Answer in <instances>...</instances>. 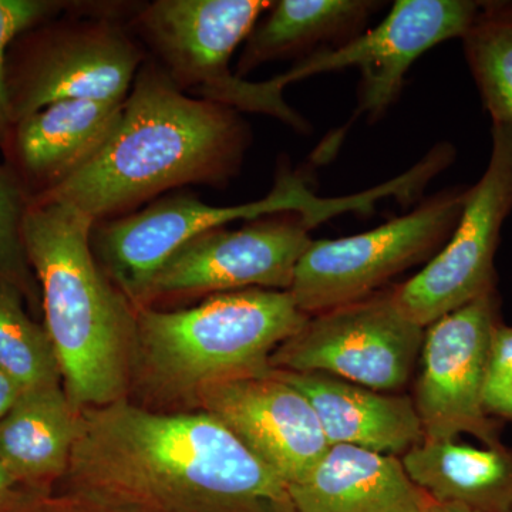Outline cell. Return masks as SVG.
Instances as JSON below:
<instances>
[{"label":"cell","mask_w":512,"mask_h":512,"mask_svg":"<svg viewBox=\"0 0 512 512\" xmlns=\"http://www.w3.org/2000/svg\"><path fill=\"white\" fill-rule=\"evenodd\" d=\"M55 491L130 512H295L288 484L210 414L150 412L127 399L80 412Z\"/></svg>","instance_id":"1"},{"label":"cell","mask_w":512,"mask_h":512,"mask_svg":"<svg viewBox=\"0 0 512 512\" xmlns=\"http://www.w3.org/2000/svg\"><path fill=\"white\" fill-rule=\"evenodd\" d=\"M251 141L239 111L181 92L147 56L99 154L32 204L60 202L96 224L188 185L227 188Z\"/></svg>","instance_id":"2"},{"label":"cell","mask_w":512,"mask_h":512,"mask_svg":"<svg viewBox=\"0 0 512 512\" xmlns=\"http://www.w3.org/2000/svg\"><path fill=\"white\" fill-rule=\"evenodd\" d=\"M94 221L60 202L30 204L23 242L42 293L43 325L74 409L127 399L137 311L92 249Z\"/></svg>","instance_id":"3"},{"label":"cell","mask_w":512,"mask_h":512,"mask_svg":"<svg viewBox=\"0 0 512 512\" xmlns=\"http://www.w3.org/2000/svg\"><path fill=\"white\" fill-rule=\"evenodd\" d=\"M306 319L289 291L261 288L137 309L127 400L150 412H198L208 387L269 375L272 353Z\"/></svg>","instance_id":"4"},{"label":"cell","mask_w":512,"mask_h":512,"mask_svg":"<svg viewBox=\"0 0 512 512\" xmlns=\"http://www.w3.org/2000/svg\"><path fill=\"white\" fill-rule=\"evenodd\" d=\"M137 2H69L12 43L10 124L63 100L124 101L147 53L128 28Z\"/></svg>","instance_id":"5"},{"label":"cell","mask_w":512,"mask_h":512,"mask_svg":"<svg viewBox=\"0 0 512 512\" xmlns=\"http://www.w3.org/2000/svg\"><path fill=\"white\" fill-rule=\"evenodd\" d=\"M399 194V184L392 180L350 197L320 198L305 178L281 167L274 187L261 200L212 207L191 192H175L126 217L96 222L90 242L104 274L137 311L161 266L185 242L204 232L282 212H296L319 225L345 212L366 214L375 210L377 201Z\"/></svg>","instance_id":"6"},{"label":"cell","mask_w":512,"mask_h":512,"mask_svg":"<svg viewBox=\"0 0 512 512\" xmlns=\"http://www.w3.org/2000/svg\"><path fill=\"white\" fill-rule=\"evenodd\" d=\"M264 0H153L138 2L128 28L181 92L247 113L265 114L306 133L308 121L293 110L271 79L249 82L231 70L235 49L247 40Z\"/></svg>","instance_id":"7"},{"label":"cell","mask_w":512,"mask_h":512,"mask_svg":"<svg viewBox=\"0 0 512 512\" xmlns=\"http://www.w3.org/2000/svg\"><path fill=\"white\" fill-rule=\"evenodd\" d=\"M470 187H454L372 231L312 241L296 266L289 293L305 315L376 293L407 268L433 258L453 235Z\"/></svg>","instance_id":"8"},{"label":"cell","mask_w":512,"mask_h":512,"mask_svg":"<svg viewBox=\"0 0 512 512\" xmlns=\"http://www.w3.org/2000/svg\"><path fill=\"white\" fill-rule=\"evenodd\" d=\"M423 339L424 329L403 315L389 289L308 316L269 363L276 370L326 373L397 393L412 376Z\"/></svg>","instance_id":"9"},{"label":"cell","mask_w":512,"mask_h":512,"mask_svg":"<svg viewBox=\"0 0 512 512\" xmlns=\"http://www.w3.org/2000/svg\"><path fill=\"white\" fill-rule=\"evenodd\" d=\"M315 222L296 212L266 215L239 229H211L185 242L161 266L141 308L244 289L289 291Z\"/></svg>","instance_id":"10"},{"label":"cell","mask_w":512,"mask_h":512,"mask_svg":"<svg viewBox=\"0 0 512 512\" xmlns=\"http://www.w3.org/2000/svg\"><path fill=\"white\" fill-rule=\"evenodd\" d=\"M512 212V124L493 123L487 168L468 190L447 244L423 269L393 288L404 316L426 329L448 313L495 291V254Z\"/></svg>","instance_id":"11"},{"label":"cell","mask_w":512,"mask_h":512,"mask_svg":"<svg viewBox=\"0 0 512 512\" xmlns=\"http://www.w3.org/2000/svg\"><path fill=\"white\" fill-rule=\"evenodd\" d=\"M481 2L474 0H397L389 15L346 45L299 60L272 77L278 89L336 70L356 67V117L376 121L396 103L404 77L424 53L451 39H463Z\"/></svg>","instance_id":"12"},{"label":"cell","mask_w":512,"mask_h":512,"mask_svg":"<svg viewBox=\"0 0 512 512\" xmlns=\"http://www.w3.org/2000/svg\"><path fill=\"white\" fill-rule=\"evenodd\" d=\"M495 291L448 313L424 329L414 406L426 440L501 444L497 421L484 412L483 387L491 339L498 325Z\"/></svg>","instance_id":"13"},{"label":"cell","mask_w":512,"mask_h":512,"mask_svg":"<svg viewBox=\"0 0 512 512\" xmlns=\"http://www.w3.org/2000/svg\"><path fill=\"white\" fill-rule=\"evenodd\" d=\"M198 412L220 421L288 487L308 476L329 448L311 403L274 369L208 387Z\"/></svg>","instance_id":"14"},{"label":"cell","mask_w":512,"mask_h":512,"mask_svg":"<svg viewBox=\"0 0 512 512\" xmlns=\"http://www.w3.org/2000/svg\"><path fill=\"white\" fill-rule=\"evenodd\" d=\"M124 101L63 100L10 127L2 147L30 204L66 183L99 154L123 114Z\"/></svg>","instance_id":"15"},{"label":"cell","mask_w":512,"mask_h":512,"mask_svg":"<svg viewBox=\"0 0 512 512\" xmlns=\"http://www.w3.org/2000/svg\"><path fill=\"white\" fill-rule=\"evenodd\" d=\"M274 370L311 403L329 447L402 457L426 440L413 397L377 392L326 373Z\"/></svg>","instance_id":"16"},{"label":"cell","mask_w":512,"mask_h":512,"mask_svg":"<svg viewBox=\"0 0 512 512\" xmlns=\"http://www.w3.org/2000/svg\"><path fill=\"white\" fill-rule=\"evenodd\" d=\"M289 493L295 512H426L431 504L402 458L340 444Z\"/></svg>","instance_id":"17"},{"label":"cell","mask_w":512,"mask_h":512,"mask_svg":"<svg viewBox=\"0 0 512 512\" xmlns=\"http://www.w3.org/2000/svg\"><path fill=\"white\" fill-rule=\"evenodd\" d=\"M79 421L63 384L23 390L0 419V463L23 490L53 493L69 470Z\"/></svg>","instance_id":"18"},{"label":"cell","mask_w":512,"mask_h":512,"mask_svg":"<svg viewBox=\"0 0 512 512\" xmlns=\"http://www.w3.org/2000/svg\"><path fill=\"white\" fill-rule=\"evenodd\" d=\"M383 2L375 0H281L249 33L235 74L245 79L266 63L308 59L362 35Z\"/></svg>","instance_id":"19"},{"label":"cell","mask_w":512,"mask_h":512,"mask_svg":"<svg viewBox=\"0 0 512 512\" xmlns=\"http://www.w3.org/2000/svg\"><path fill=\"white\" fill-rule=\"evenodd\" d=\"M404 470L433 503L476 512L512 507V450L474 447L457 440H424L404 453Z\"/></svg>","instance_id":"20"},{"label":"cell","mask_w":512,"mask_h":512,"mask_svg":"<svg viewBox=\"0 0 512 512\" xmlns=\"http://www.w3.org/2000/svg\"><path fill=\"white\" fill-rule=\"evenodd\" d=\"M461 40L485 111L512 124V0L481 2Z\"/></svg>","instance_id":"21"},{"label":"cell","mask_w":512,"mask_h":512,"mask_svg":"<svg viewBox=\"0 0 512 512\" xmlns=\"http://www.w3.org/2000/svg\"><path fill=\"white\" fill-rule=\"evenodd\" d=\"M0 369L22 390L62 384L49 333L30 315L18 289L0 281Z\"/></svg>","instance_id":"22"},{"label":"cell","mask_w":512,"mask_h":512,"mask_svg":"<svg viewBox=\"0 0 512 512\" xmlns=\"http://www.w3.org/2000/svg\"><path fill=\"white\" fill-rule=\"evenodd\" d=\"M29 207L19 178L9 165L0 164V281L18 289L30 315L43 320L42 293L23 242V222Z\"/></svg>","instance_id":"23"},{"label":"cell","mask_w":512,"mask_h":512,"mask_svg":"<svg viewBox=\"0 0 512 512\" xmlns=\"http://www.w3.org/2000/svg\"><path fill=\"white\" fill-rule=\"evenodd\" d=\"M67 8L69 2L60 0H0V150L12 127L6 96V59L10 46L22 33L62 15Z\"/></svg>","instance_id":"24"},{"label":"cell","mask_w":512,"mask_h":512,"mask_svg":"<svg viewBox=\"0 0 512 512\" xmlns=\"http://www.w3.org/2000/svg\"><path fill=\"white\" fill-rule=\"evenodd\" d=\"M484 412L512 421V326L498 323L491 339L483 387Z\"/></svg>","instance_id":"25"},{"label":"cell","mask_w":512,"mask_h":512,"mask_svg":"<svg viewBox=\"0 0 512 512\" xmlns=\"http://www.w3.org/2000/svg\"><path fill=\"white\" fill-rule=\"evenodd\" d=\"M0 512H130L87 495L62 493H33L20 490Z\"/></svg>","instance_id":"26"},{"label":"cell","mask_w":512,"mask_h":512,"mask_svg":"<svg viewBox=\"0 0 512 512\" xmlns=\"http://www.w3.org/2000/svg\"><path fill=\"white\" fill-rule=\"evenodd\" d=\"M22 392V387L0 369V419L12 409Z\"/></svg>","instance_id":"27"},{"label":"cell","mask_w":512,"mask_h":512,"mask_svg":"<svg viewBox=\"0 0 512 512\" xmlns=\"http://www.w3.org/2000/svg\"><path fill=\"white\" fill-rule=\"evenodd\" d=\"M20 490L22 488L19 487L18 483L8 473V470L0 463V510L5 508L10 501L15 500Z\"/></svg>","instance_id":"28"},{"label":"cell","mask_w":512,"mask_h":512,"mask_svg":"<svg viewBox=\"0 0 512 512\" xmlns=\"http://www.w3.org/2000/svg\"><path fill=\"white\" fill-rule=\"evenodd\" d=\"M426 512H476L468 510V508L460 507V505H451V504H439L433 503L429 505Z\"/></svg>","instance_id":"29"},{"label":"cell","mask_w":512,"mask_h":512,"mask_svg":"<svg viewBox=\"0 0 512 512\" xmlns=\"http://www.w3.org/2000/svg\"><path fill=\"white\" fill-rule=\"evenodd\" d=\"M508 512H512V507H511V510H510V511H508Z\"/></svg>","instance_id":"30"}]
</instances>
